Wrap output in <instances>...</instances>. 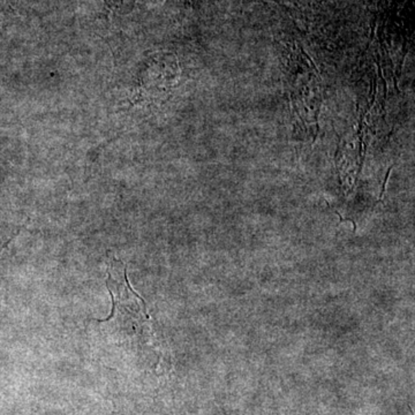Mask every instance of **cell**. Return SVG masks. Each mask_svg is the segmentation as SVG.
Here are the masks:
<instances>
[{"instance_id":"6da1fadb","label":"cell","mask_w":415,"mask_h":415,"mask_svg":"<svg viewBox=\"0 0 415 415\" xmlns=\"http://www.w3.org/2000/svg\"><path fill=\"white\" fill-rule=\"evenodd\" d=\"M392 168H394V165L390 166V168H389V170H387V175H385V179H384L383 187H382L381 197H380V200H378V202H381L382 199H383L384 192H385V186H387V179H389V175H390V172L391 170H392Z\"/></svg>"}]
</instances>
